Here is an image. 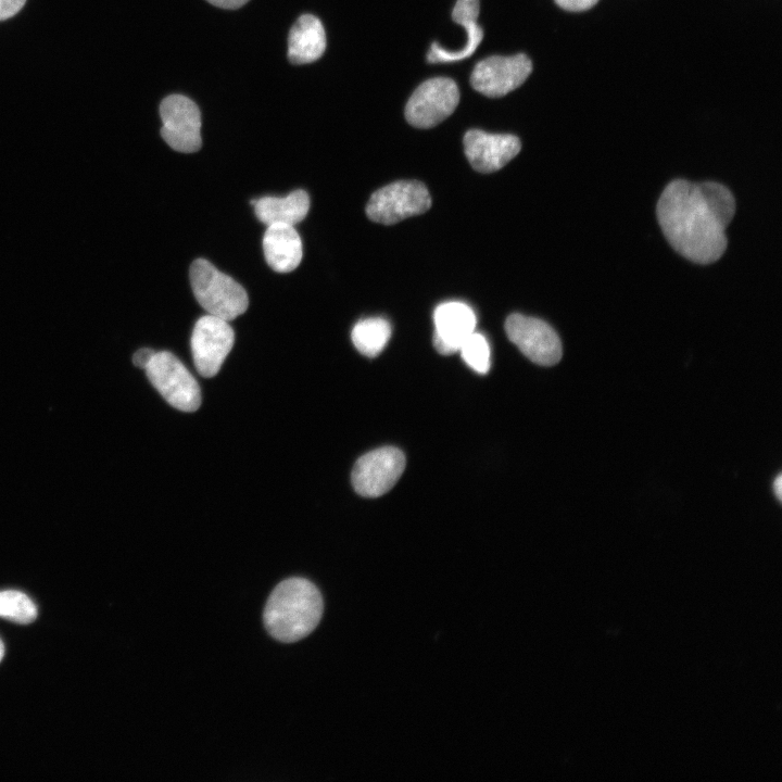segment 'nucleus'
Here are the masks:
<instances>
[{"label":"nucleus","instance_id":"nucleus-8","mask_svg":"<svg viewBox=\"0 0 782 782\" xmlns=\"http://www.w3.org/2000/svg\"><path fill=\"white\" fill-rule=\"evenodd\" d=\"M405 468L403 452L393 446L370 451L360 457L352 470L354 490L365 497H378L396 483Z\"/></svg>","mask_w":782,"mask_h":782},{"label":"nucleus","instance_id":"nucleus-1","mask_svg":"<svg viewBox=\"0 0 782 782\" xmlns=\"http://www.w3.org/2000/svg\"><path fill=\"white\" fill-rule=\"evenodd\" d=\"M659 226L672 249L697 264H711L724 253L726 228L735 213L731 191L715 181L676 179L660 194Z\"/></svg>","mask_w":782,"mask_h":782},{"label":"nucleus","instance_id":"nucleus-21","mask_svg":"<svg viewBox=\"0 0 782 782\" xmlns=\"http://www.w3.org/2000/svg\"><path fill=\"white\" fill-rule=\"evenodd\" d=\"M597 1L598 0H555L558 7L571 12L585 11L592 8Z\"/></svg>","mask_w":782,"mask_h":782},{"label":"nucleus","instance_id":"nucleus-22","mask_svg":"<svg viewBox=\"0 0 782 782\" xmlns=\"http://www.w3.org/2000/svg\"><path fill=\"white\" fill-rule=\"evenodd\" d=\"M25 2L26 0H0V21L15 15Z\"/></svg>","mask_w":782,"mask_h":782},{"label":"nucleus","instance_id":"nucleus-11","mask_svg":"<svg viewBox=\"0 0 782 782\" xmlns=\"http://www.w3.org/2000/svg\"><path fill=\"white\" fill-rule=\"evenodd\" d=\"M532 72L531 60L524 53L492 55L477 63L470 84L478 92L499 98L518 88Z\"/></svg>","mask_w":782,"mask_h":782},{"label":"nucleus","instance_id":"nucleus-23","mask_svg":"<svg viewBox=\"0 0 782 782\" xmlns=\"http://www.w3.org/2000/svg\"><path fill=\"white\" fill-rule=\"evenodd\" d=\"M155 351L150 348H141L137 350L133 355V363L136 367L146 369Z\"/></svg>","mask_w":782,"mask_h":782},{"label":"nucleus","instance_id":"nucleus-13","mask_svg":"<svg viewBox=\"0 0 782 782\" xmlns=\"http://www.w3.org/2000/svg\"><path fill=\"white\" fill-rule=\"evenodd\" d=\"M472 308L459 301L439 304L433 312V345L442 355L458 352L462 343L476 330Z\"/></svg>","mask_w":782,"mask_h":782},{"label":"nucleus","instance_id":"nucleus-3","mask_svg":"<svg viewBox=\"0 0 782 782\" xmlns=\"http://www.w3.org/2000/svg\"><path fill=\"white\" fill-rule=\"evenodd\" d=\"M189 277L198 303L210 315L229 321L247 311L249 298L244 288L207 260H194Z\"/></svg>","mask_w":782,"mask_h":782},{"label":"nucleus","instance_id":"nucleus-26","mask_svg":"<svg viewBox=\"0 0 782 782\" xmlns=\"http://www.w3.org/2000/svg\"><path fill=\"white\" fill-rule=\"evenodd\" d=\"M3 656H4V645L0 639V661L2 660Z\"/></svg>","mask_w":782,"mask_h":782},{"label":"nucleus","instance_id":"nucleus-7","mask_svg":"<svg viewBox=\"0 0 782 782\" xmlns=\"http://www.w3.org/2000/svg\"><path fill=\"white\" fill-rule=\"evenodd\" d=\"M234 342L235 332L227 320L210 314L200 317L190 340L197 371L205 378L217 375Z\"/></svg>","mask_w":782,"mask_h":782},{"label":"nucleus","instance_id":"nucleus-16","mask_svg":"<svg viewBox=\"0 0 782 782\" xmlns=\"http://www.w3.org/2000/svg\"><path fill=\"white\" fill-rule=\"evenodd\" d=\"M478 16L479 0H457L452 17L466 29L467 42L457 51H447L438 42H433L427 55L428 62H455L470 56L483 38V30L478 24Z\"/></svg>","mask_w":782,"mask_h":782},{"label":"nucleus","instance_id":"nucleus-18","mask_svg":"<svg viewBox=\"0 0 782 782\" xmlns=\"http://www.w3.org/2000/svg\"><path fill=\"white\" fill-rule=\"evenodd\" d=\"M391 325L382 317L364 318L355 324L351 339L356 350L368 357H376L391 337Z\"/></svg>","mask_w":782,"mask_h":782},{"label":"nucleus","instance_id":"nucleus-14","mask_svg":"<svg viewBox=\"0 0 782 782\" xmlns=\"http://www.w3.org/2000/svg\"><path fill=\"white\" fill-rule=\"evenodd\" d=\"M263 251L272 269L289 273L295 269L302 260V240L292 225L272 224L263 236Z\"/></svg>","mask_w":782,"mask_h":782},{"label":"nucleus","instance_id":"nucleus-10","mask_svg":"<svg viewBox=\"0 0 782 782\" xmlns=\"http://www.w3.org/2000/svg\"><path fill=\"white\" fill-rule=\"evenodd\" d=\"M161 136L175 151L193 153L200 150L201 114L198 105L186 96L171 94L160 104Z\"/></svg>","mask_w":782,"mask_h":782},{"label":"nucleus","instance_id":"nucleus-17","mask_svg":"<svg viewBox=\"0 0 782 782\" xmlns=\"http://www.w3.org/2000/svg\"><path fill=\"white\" fill-rule=\"evenodd\" d=\"M254 213L265 225L294 226L303 220L310 209V197L304 190H294L286 197H263L252 200Z\"/></svg>","mask_w":782,"mask_h":782},{"label":"nucleus","instance_id":"nucleus-24","mask_svg":"<svg viewBox=\"0 0 782 782\" xmlns=\"http://www.w3.org/2000/svg\"><path fill=\"white\" fill-rule=\"evenodd\" d=\"M211 4L222 9H238L245 4L249 0H206Z\"/></svg>","mask_w":782,"mask_h":782},{"label":"nucleus","instance_id":"nucleus-2","mask_svg":"<svg viewBox=\"0 0 782 782\" xmlns=\"http://www.w3.org/2000/svg\"><path fill=\"white\" fill-rule=\"evenodd\" d=\"M323 607L317 586L307 579L292 577L272 591L264 608V625L274 639L285 643L295 642L317 627Z\"/></svg>","mask_w":782,"mask_h":782},{"label":"nucleus","instance_id":"nucleus-15","mask_svg":"<svg viewBox=\"0 0 782 782\" xmlns=\"http://www.w3.org/2000/svg\"><path fill=\"white\" fill-rule=\"evenodd\" d=\"M326 49V33L321 22L312 14L301 15L289 31L288 59L292 64L318 60Z\"/></svg>","mask_w":782,"mask_h":782},{"label":"nucleus","instance_id":"nucleus-25","mask_svg":"<svg viewBox=\"0 0 782 782\" xmlns=\"http://www.w3.org/2000/svg\"><path fill=\"white\" fill-rule=\"evenodd\" d=\"M773 491L779 501L782 500V475L779 474L773 481Z\"/></svg>","mask_w":782,"mask_h":782},{"label":"nucleus","instance_id":"nucleus-6","mask_svg":"<svg viewBox=\"0 0 782 782\" xmlns=\"http://www.w3.org/2000/svg\"><path fill=\"white\" fill-rule=\"evenodd\" d=\"M458 101L459 91L453 79L430 78L411 96L405 106V118L414 127L430 128L447 118Z\"/></svg>","mask_w":782,"mask_h":782},{"label":"nucleus","instance_id":"nucleus-12","mask_svg":"<svg viewBox=\"0 0 782 782\" xmlns=\"http://www.w3.org/2000/svg\"><path fill=\"white\" fill-rule=\"evenodd\" d=\"M465 155L477 172L488 174L504 167L520 151L518 137L510 134H489L468 130L463 139Z\"/></svg>","mask_w":782,"mask_h":782},{"label":"nucleus","instance_id":"nucleus-9","mask_svg":"<svg viewBox=\"0 0 782 782\" xmlns=\"http://www.w3.org/2000/svg\"><path fill=\"white\" fill-rule=\"evenodd\" d=\"M505 331L519 351L538 365H555L563 355L558 335L542 319L515 313L506 318Z\"/></svg>","mask_w":782,"mask_h":782},{"label":"nucleus","instance_id":"nucleus-5","mask_svg":"<svg viewBox=\"0 0 782 782\" xmlns=\"http://www.w3.org/2000/svg\"><path fill=\"white\" fill-rule=\"evenodd\" d=\"M431 197L426 186L417 180H399L375 191L366 205L369 219L392 225L407 217L427 212Z\"/></svg>","mask_w":782,"mask_h":782},{"label":"nucleus","instance_id":"nucleus-4","mask_svg":"<svg viewBox=\"0 0 782 782\" xmlns=\"http://www.w3.org/2000/svg\"><path fill=\"white\" fill-rule=\"evenodd\" d=\"M144 370L152 386L174 408L190 413L200 407V387L173 353L155 352Z\"/></svg>","mask_w":782,"mask_h":782},{"label":"nucleus","instance_id":"nucleus-19","mask_svg":"<svg viewBox=\"0 0 782 782\" xmlns=\"http://www.w3.org/2000/svg\"><path fill=\"white\" fill-rule=\"evenodd\" d=\"M0 617L21 625L37 618V607L24 593L15 590L0 592Z\"/></svg>","mask_w":782,"mask_h":782},{"label":"nucleus","instance_id":"nucleus-20","mask_svg":"<svg viewBox=\"0 0 782 782\" xmlns=\"http://www.w3.org/2000/svg\"><path fill=\"white\" fill-rule=\"evenodd\" d=\"M458 352L464 362L476 373L487 374L490 369V346L483 335L476 330L462 343Z\"/></svg>","mask_w":782,"mask_h":782}]
</instances>
